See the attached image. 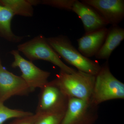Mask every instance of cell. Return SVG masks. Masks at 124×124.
Masks as SVG:
<instances>
[{
    "mask_svg": "<svg viewBox=\"0 0 124 124\" xmlns=\"http://www.w3.org/2000/svg\"><path fill=\"white\" fill-rule=\"evenodd\" d=\"M0 4L9 9L14 16L31 17L34 14L29 0H0Z\"/></svg>",
    "mask_w": 124,
    "mask_h": 124,
    "instance_id": "14",
    "label": "cell"
},
{
    "mask_svg": "<svg viewBox=\"0 0 124 124\" xmlns=\"http://www.w3.org/2000/svg\"><path fill=\"white\" fill-rule=\"evenodd\" d=\"M124 39V29L118 26H112L103 44L95 57L98 59L108 60L112 53Z\"/></svg>",
    "mask_w": 124,
    "mask_h": 124,
    "instance_id": "12",
    "label": "cell"
},
{
    "mask_svg": "<svg viewBox=\"0 0 124 124\" xmlns=\"http://www.w3.org/2000/svg\"><path fill=\"white\" fill-rule=\"evenodd\" d=\"M46 39L58 55L78 70L94 76L99 72L101 68L99 63L82 55L66 36L60 35Z\"/></svg>",
    "mask_w": 124,
    "mask_h": 124,
    "instance_id": "1",
    "label": "cell"
},
{
    "mask_svg": "<svg viewBox=\"0 0 124 124\" xmlns=\"http://www.w3.org/2000/svg\"><path fill=\"white\" fill-rule=\"evenodd\" d=\"M40 90L36 113L65 112L69 98L63 93L54 80L48 81Z\"/></svg>",
    "mask_w": 124,
    "mask_h": 124,
    "instance_id": "6",
    "label": "cell"
},
{
    "mask_svg": "<svg viewBox=\"0 0 124 124\" xmlns=\"http://www.w3.org/2000/svg\"><path fill=\"white\" fill-rule=\"evenodd\" d=\"M95 76L79 70L71 73L60 71L54 80L68 98L90 100Z\"/></svg>",
    "mask_w": 124,
    "mask_h": 124,
    "instance_id": "2",
    "label": "cell"
},
{
    "mask_svg": "<svg viewBox=\"0 0 124 124\" xmlns=\"http://www.w3.org/2000/svg\"><path fill=\"white\" fill-rule=\"evenodd\" d=\"M65 112L38 114L35 124H60Z\"/></svg>",
    "mask_w": 124,
    "mask_h": 124,
    "instance_id": "16",
    "label": "cell"
},
{
    "mask_svg": "<svg viewBox=\"0 0 124 124\" xmlns=\"http://www.w3.org/2000/svg\"><path fill=\"white\" fill-rule=\"evenodd\" d=\"M95 9L108 24L117 26L124 17V0H82Z\"/></svg>",
    "mask_w": 124,
    "mask_h": 124,
    "instance_id": "9",
    "label": "cell"
},
{
    "mask_svg": "<svg viewBox=\"0 0 124 124\" xmlns=\"http://www.w3.org/2000/svg\"><path fill=\"white\" fill-rule=\"evenodd\" d=\"M98 106L90 100L69 98L60 124H93L98 118Z\"/></svg>",
    "mask_w": 124,
    "mask_h": 124,
    "instance_id": "5",
    "label": "cell"
},
{
    "mask_svg": "<svg viewBox=\"0 0 124 124\" xmlns=\"http://www.w3.org/2000/svg\"><path fill=\"white\" fill-rule=\"evenodd\" d=\"M18 51L31 62L43 60L51 62L58 67L60 71L68 73L76 71L75 69L67 66L47 41L46 38L39 35L28 41L19 45Z\"/></svg>",
    "mask_w": 124,
    "mask_h": 124,
    "instance_id": "4",
    "label": "cell"
},
{
    "mask_svg": "<svg viewBox=\"0 0 124 124\" xmlns=\"http://www.w3.org/2000/svg\"><path fill=\"white\" fill-rule=\"evenodd\" d=\"M14 16L7 7L0 4V36L12 43L22 41L23 37L15 35L11 28V22Z\"/></svg>",
    "mask_w": 124,
    "mask_h": 124,
    "instance_id": "13",
    "label": "cell"
},
{
    "mask_svg": "<svg viewBox=\"0 0 124 124\" xmlns=\"http://www.w3.org/2000/svg\"><path fill=\"white\" fill-rule=\"evenodd\" d=\"M71 11L82 21L85 33L106 27L108 24L95 9L81 1L75 0Z\"/></svg>",
    "mask_w": 124,
    "mask_h": 124,
    "instance_id": "10",
    "label": "cell"
},
{
    "mask_svg": "<svg viewBox=\"0 0 124 124\" xmlns=\"http://www.w3.org/2000/svg\"><path fill=\"white\" fill-rule=\"evenodd\" d=\"M1 65V62L0 60V65Z\"/></svg>",
    "mask_w": 124,
    "mask_h": 124,
    "instance_id": "19",
    "label": "cell"
},
{
    "mask_svg": "<svg viewBox=\"0 0 124 124\" xmlns=\"http://www.w3.org/2000/svg\"><path fill=\"white\" fill-rule=\"evenodd\" d=\"M37 115L33 113L31 115L15 119L9 124H35Z\"/></svg>",
    "mask_w": 124,
    "mask_h": 124,
    "instance_id": "18",
    "label": "cell"
},
{
    "mask_svg": "<svg viewBox=\"0 0 124 124\" xmlns=\"http://www.w3.org/2000/svg\"><path fill=\"white\" fill-rule=\"evenodd\" d=\"M124 99V84L111 72L107 62L95 76L90 100L97 106L108 100Z\"/></svg>",
    "mask_w": 124,
    "mask_h": 124,
    "instance_id": "3",
    "label": "cell"
},
{
    "mask_svg": "<svg viewBox=\"0 0 124 124\" xmlns=\"http://www.w3.org/2000/svg\"><path fill=\"white\" fill-rule=\"evenodd\" d=\"M10 53L14 58L11 67L20 69L22 73L20 76L32 91L37 88H42L48 82L50 72L40 69L32 62L24 59L18 50H13Z\"/></svg>",
    "mask_w": 124,
    "mask_h": 124,
    "instance_id": "7",
    "label": "cell"
},
{
    "mask_svg": "<svg viewBox=\"0 0 124 124\" xmlns=\"http://www.w3.org/2000/svg\"><path fill=\"white\" fill-rule=\"evenodd\" d=\"M31 90L21 77L16 75L0 65V101L13 96L28 95Z\"/></svg>",
    "mask_w": 124,
    "mask_h": 124,
    "instance_id": "8",
    "label": "cell"
},
{
    "mask_svg": "<svg viewBox=\"0 0 124 124\" xmlns=\"http://www.w3.org/2000/svg\"><path fill=\"white\" fill-rule=\"evenodd\" d=\"M108 30L106 27H104L85 33L77 40L78 51L86 58L95 56L103 44Z\"/></svg>",
    "mask_w": 124,
    "mask_h": 124,
    "instance_id": "11",
    "label": "cell"
},
{
    "mask_svg": "<svg viewBox=\"0 0 124 124\" xmlns=\"http://www.w3.org/2000/svg\"><path fill=\"white\" fill-rule=\"evenodd\" d=\"M75 1V0H40V4L68 10H72Z\"/></svg>",
    "mask_w": 124,
    "mask_h": 124,
    "instance_id": "17",
    "label": "cell"
},
{
    "mask_svg": "<svg viewBox=\"0 0 124 124\" xmlns=\"http://www.w3.org/2000/svg\"><path fill=\"white\" fill-rule=\"evenodd\" d=\"M30 112L12 109L6 106L4 103L0 101V124H3L8 120L31 115Z\"/></svg>",
    "mask_w": 124,
    "mask_h": 124,
    "instance_id": "15",
    "label": "cell"
}]
</instances>
